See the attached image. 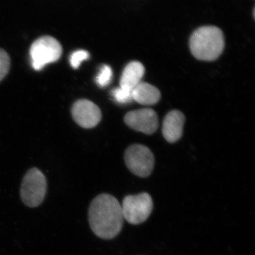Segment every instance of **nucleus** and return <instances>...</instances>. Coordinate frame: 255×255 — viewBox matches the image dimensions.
<instances>
[{"mask_svg":"<svg viewBox=\"0 0 255 255\" xmlns=\"http://www.w3.org/2000/svg\"><path fill=\"white\" fill-rule=\"evenodd\" d=\"M124 158L129 170L138 177H148L153 170L154 155L150 149L145 146H130L126 151Z\"/></svg>","mask_w":255,"mask_h":255,"instance_id":"6","label":"nucleus"},{"mask_svg":"<svg viewBox=\"0 0 255 255\" xmlns=\"http://www.w3.org/2000/svg\"><path fill=\"white\" fill-rule=\"evenodd\" d=\"M72 115L75 122L85 128H92L100 123L102 112L91 101H77L72 107Z\"/></svg>","mask_w":255,"mask_h":255,"instance_id":"8","label":"nucleus"},{"mask_svg":"<svg viewBox=\"0 0 255 255\" xmlns=\"http://www.w3.org/2000/svg\"><path fill=\"white\" fill-rule=\"evenodd\" d=\"M88 220L92 231L97 237L104 240L113 239L123 227L122 204L111 194H100L90 204Z\"/></svg>","mask_w":255,"mask_h":255,"instance_id":"1","label":"nucleus"},{"mask_svg":"<svg viewBox=\"0 0 255 255\" xmlns=\"http://www.w3.org/2000/svg\"><path fill=\"white\" fill-rule=\"evenodd\" d=\"M224 36L219 28L214 26H202L196 29L189 40L191 53L196 59L213 61L223 53Z\"/></svg>","mask_w":255,"mask_h":255,"instance_id":"2","label":"nucleus"},{"mask_svg":"<svg viewBox=\"0 0 255 255\" xmlns=\"http://www.w3.org/2000/svg\"><path fill=\"white\" fill-rule=\"evenodd\" d=\"M112 97L119 104L130 103L132 101V91L119 87L112 92Z\"/></svg>","mask_w":255,"mask_h":255,"instance_id":"13","label":"nucleus"},{"mask_svg":"<svg viewBox=\"0 0 255 255\" xmlns=\"http://www.w3.org/2000/svg\"><path fill=\"white\" fill-rule=\"evenodd\" d=\"M145 74V68L140 62L132 61L124 68L121 78L120 87L132 91L142 82Z\"/></svg>","mask_w":255,"mask_h":255,"instance_id":"10","label":"nucleus"},{"mask_svg":"<svg viewBox=\"0 0 255 255\" xmlns=\"http://www.w3.org/2000/svg\"><path fill=\"white\" fill-rule=\"evenodd\" d=\"M62 53L61 44L53 37L46 36L38 38L30 48L32 67L35 70L39 71L48 64L58 61Z\"/></svg>","mask_w":255,"mask_h":255,"instance_id":"4","label":"nucleus"},{"mask_svg":"<svg viewBox=\"0 0 255 255\" xmlns=\"http://www.w3.org/2000/svg\"><path fill=\"white\" fill-rule=\"evenodd\" d=\"M47 193V180L40 169L33 167L26 172L20 188V196L25 205L36 208L44 201Z\"/></svg>","mask_w":255,"mask_h":255,"instance_id":"3","label":"nucleus"},{"mask_svg":"<svg viewBox=\"0 0 255 255\" xmlns=\"http://www.w3.org/2000/svg\"><path fill=\"white\" fill-rule=\"evenodd\" d=\"M112 77H113V72L111 67L107 65H104L96 78V82L98 86L105 87L110 85Z\"/></svg>","mask_w":255,"mask_h":255,"instance_id":"12","label":"nucleus"},{"mask_svg":"<svg viewBox=\"0 0 255 255\" xmlns=\"http://www.w3.org/2000/svg\"><path fill=\"white\" fill-rule=\"evenodd\" d=\"M185 117L179 111L167 114L162 124V134L169 142H177L182 137Z\"/></svg>","mask_w":255,"mask_h":255,"instance_id":"9","label":"nucleus"},{"mask_svg":"<svg viewBox=\"0 0 255 255\" xmlns=\"http://www.w3.org/2000/svg\"><path fill=\"white\" fill-rule=\"evenodd\" d=\"M90 58V53L85 50H78L73 52L70 55V63L72 68H78L81 65L82 62Z\"/></svg>","mask_w":255,"mask_h":255,"instance_id":"14","label":"nucleus"},{"mask_svg":"<svg viewBox=\"0 0 255 255\" xmlns=\"http://www.w3.org/2000/svg\"><path fill=\"white\" fill-rule=\"evenodd\" d=\"M158 89L147 82H141L132 90V101L142 105H153L160 100Z\"/></svg>","mask_w":255,"mask_h":255,"instance_id":"11","label":"nucleus"},{"mask_svg":"<svg viewBox=\"0 0 255 255\" xmlns=\"http://www.w3.org/2000/svg\"><path fill=\"white\" fill-rule=\"evenodd\" d=\"M124 219L132 225L145 222L153 210V201L150 194L141 193L126 196L122 204Z\"/></svg>","mask_w":255,"mask_h":255,"instance_id":"5","label":"nucleus"},{"mask_svg":"<svg viewBox=\"0 0 255 255\" xmlns=\"http://www.w3.org/2000/svg\"><path fill=\"white\" fill-rule=\"evenodd\" d=\"M10 68V58L4 50L0 48V82L9 73Z\"/></svg>","mask_w":255,"mask_h":255,"instance_id":"15","label":"nucleus"},{"mask_svg":"<svg viewBox=\"0 0 255 255\" xmlns=\"http://www.w3.org/2000/svg\"><path fill=\"white\" fill-rule=\"evenodd\" d=\"M126 124L136 131L150 135L158 127V118L155 111L150 109L132 111L126 115Z\"/></svg>","mask_w":255,"mask_h":255,"instance_id":"7","label":"nucleus"}]
</instances>
